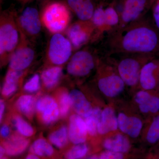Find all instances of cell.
Returning a JSON list of instances; mask_svg holds the SVG:
<instances>
[{"instance_id": "3", "label": "cell", "mask_w": 159, "mask_h": 159, "mask_svg": "<svg viewBox=\"0 0 159 159\" xmlns=\"http://www.w3.org/2000/svg\"><path fill=\"white\" fill-rule=\"evenodd\" d=\"M20 38L16 17L9 12L2 13L0 18V60L2 65L9 63Z\"/></svg>"}, {"instance_id": "41", "label": "cell", "mask_w": 159, "mask_h": 159, "mask_svg": "<svg viewBox=\"0 0 159 159\" xmlns=\"http://www.w3.org/2000/svg\"><path fill=\"white\" fill-rule=\"evenodd\" d=\"M25 159H40L39 158L34 154H30L26 157Z\"/></svg>"}, {"instance_id": "13", "label": "cell", "mask_w": 159, "mask_h": 159, "mask_svg": "<svg viewBox=\"0 0 159 159\" xmlns=\"http://www.w3.org/2000/svg\"><path fill=\"white\" fill-rule=\"evenodd\" d=\"M36 108L41 114L43 122L47 125L56 122L60 113L57 102L50 96H45L40 98L36 102Z\"/></svg>"}, {"instance_id": "44", "label": "cell", "mask_w": 159, "mask_h": 159, "mask_svg": "<svg viewBox=\"0 0 159 159\" xmlns=\"http://www.w3.org/2000/svg\"><path fill=\"white\" fill-rule=\"evenodd\" d=\"M1 159H7L6 157H3Z\"/></svg>"}, {"instance_id": "12", "label": "cell", "mask_w": 159, "mask_h": 159, "mask_svg": "<svg viewBox=\"0 0 159 159\" xmlns=\"http://www.w3.org/2000/svg\"><path fill=\"white\" fill-rule=\"evenodd\" d=\"M99 90L110 97H116L122 93L125 84L119 74H111L100 77L97 82Z\"/></svg>"}, {"instance_id": "5", "label": "cell", "mask_w": 159, "mask_h": 159, "mask_svg": "<svg viewBox=\"0 0 159 159\" xmlns=\"http://www.w3.org/2000/svg\"><path fill=\"white\" fill-rule=\"evenodd\" d=\"M74 48L67 38L57 33L53 34L49 42L46 60L52 66H61L72 57Z\"/></svg>"}, {"instance_id": "24", "label": "cell", "mask_w": 159, "mask_h": 159, "mask_svg": "<svg viewBox=\"0 0 159 159\" xmlns=\"http://www.w3.org/2000/svg\"><path fill=\"white\" fill-rule=\"evenodd\" d=\"M96 29V35H100L106 32L105 28V12L102 5L96 7L91 20Z\"/></svg>"}, {"instance_id": "10", "label": "cell", "mask_w": 159, "mask_h": 159, "mask_svg": "<svg viewBox=\"0 0 159 159\" xmlns=\"http://www.w3.org/2000/svg\"><path fill=\"white\" fill-rule=\"evenodd\" d=\"M19 29L28 37L37 36L41 29L42 25L38 11L33 7H27L16 18Z\"/></svg>"}, {"instance_id": "21", "label": "cell", "mask_w": 159, "mask_h": 159, "mask_svg": "<svg viewBox=\"0 0 159 159\" xmlns=\"http://www.w3.org/2000/svg\"><path fill=\"white\" fill-rule=\"evenodd\" d=\"M104 12L106 30L107 33L119 26L120 22V15L112 4L104 8Z\"/></svg>"}, {"instance_id": "31", "label": "cell", "mask_w": 159, "mask_h": 159, "mask_svg": "<svg viewBox=\"0 0 159 159\" xmlns=\"http://www.w3.org/2000/svg\"><path fill=\"white\" fill-rule=\"evenodd\" d=\"M59 99L60 113L61 116L65 117L68 114L71 105L70 94L63 91L61 94Z\"/></svg>"}, {"instance_id": "39", "label": "cell", "mask_w": 159, "mask_h": 159, "mask_svg": "<svg viewBox=\"0 0 159 159\" xmlns=\"http://www.w3.org/2000/svg\"><path fill=\"white\" fill-rule=\"evenodd\" d=\"M1 136L3 138H6L9 135L10 133V129L7 125H4L1 127L0 130Z\"/></svg>"}, {"instance_id": "35", "label": "cell", "mask_w": 159, "mask_h": 159, "mask_svg": "<svg viewBox=\"0 0 159 159\" xmlns=\"http://www.w3.org/2000/svg\"><path fill=\"white\" fill-rule=\"evenodd\" d=\"M152 95L146 91H139L137 93L136 96V101L139 103V105H142L147 102Z\"/></svg>"}, {"instance_id": "22", "label": "cell", "mask_w": 159, "mask_h": 159, "mask_svg": "<svg viewBox=\"0 0 159 159\" xmlns=\"http://www.w3.org/2000/svg\"><path fill=\"white\" fill-rule=\"evenodd\" d=\"M16 106L18 109L27 116H32L36 108L35 99L31 95L21 96L16 101Z\"/></svg>"}, {"instance_id": "7", "label": "cell", "mask_w": 159, "mask_h": 159, "mask_svg": "<svg viewBox=\"0 0 159 159\" xmlns=\"http://www.w3.org/2000/svg\"><path fill=\"white\" fill-rule=\"evenodd\" d=\"M99 60L87 49L79 50L69 60L67 71L74 77H85L93 70Z\"/></svg>"}, {"instance_id": "1", "label": "cell", "mask_w": 159, "mask_h": 159, "mask_svg": "<svg viewBox=\"0 0 159 159\" xmlns=\"http://www.w3.org/2000/svg\"><path fill=\"white\" fill-rule=\"evenodd\" d=\"M107 55L144 54L156 57L159 54V31L154 24L142 17L122 29L107 33Z\"/></svg>"}, {"instance_id": "38", "label": "cell", "mask_w": 159, "mask_h": 159, "mask_svg": "<svg viewBox=\"0 0 159 159\" xmlns=\"http://www.w3.org/2000/svg\"><path fill=\"white\" fill-rule=\"evenodd\" d=\"M85 0H67L68 6L72 11L75 13Z\"/></svg>"}, {"instance_id": "27", "label": "cell", "mask_w": 159, "mask_h": 159, "mask_svg": "<svg viewBox=\"0 0 159 159\" xmlns=\"http://www.w3.org/2000/svg\"><path fill=\"white\" fill-rule=\"evenodd\" d=\"M101 112L100 109L96 107L93 109L90 116L85 118V124L88 132L91 135H95L97 133V127L101 119Z\"/></svg>"}, {"instance_id": "23", "label": "cell", "mask_w": 159, "mask_h": 159, "mask_svg": "<svg viewBox=\"0 0 159 159\" xmlns=\"http://www.w3.org/2000/svg\"><path fill=\"white\" fill-rule=\"evenodd\" d=\"M30 150L32 153L40 157H50L54 153V149L51 144L42 139L34 141L31 145Z\"/></svg>"}, {"instance_id": "25", "label": "cell", "mask_w": 159, "mask_h": 159, "mask_svg": "<svg viewBox=\"0 0 159 159\" xmlns=\"http://www.w3.org/2000/svg\"><path fill=\"white\" fill-rule=\"evenodd\" d=\"M95 6L93 0H85L75 12L79 20H91L95 11Z\"/></svg>"}, {"instance_id": "30", "label": "cell", "mask_w": 159, "mask_h": 159, "mask_svg": "<svg viewBox=\"0 0 159 159\" xmlns=\"http://www.w3.org/2000/svg\"><path fill=\"white\" fill-rule=\"evenodd\" d=\"M88 148L84 144H78L75 145L66 153V159H80L85 156L87 153Z\"/></svg>"}, {"instance_id": "11", "label": "cell", "mask_w": 159, "mask_h": 159, "mask_svg": "<svg viewBox=\"0 0 159 159\" xmlns=\"http://www.w3.org/2000/svg\"><path fill=\"white\" fill-rule=\"evenodd\" d=\"M139 83L145 90L155 89L159 84V58L151 59L142 67Z\"/></svg>"}, {"instance_id": "4", "label": "cell", "mask_w": 159, "mask_h": 159, "mask_svg": "<svg viewBox=\"0 0 159 159\" xmlns=\"http://www.w3.org/2000/svg\"><path fill=\"white\" fill-rule=\"evenodd\" d=\"M43 25L53 34L66 31L71 20L70 10L64 3L55 2L47 5L40 15Z\"/></svg>"}, {"instance_id": "28", "label": "cell", "mask_w": 159, "mask_h": 159, "mask_svg": "<svg viewBox=\"0 0 159 159\" xmlns=\"http://www.w3.org/2000/svg\"><path fill=\"white\" fill-rule=\"evenodd\" d=\"M14 124L16 130L24 136L31 137L34 134L33 127L21 117L15 118Z\"/></svg>"}, {"instance_id": "32", "label": "cell", "mask_w": 159, "mask_h": 159, "mask_svg": "<svg viewBox=\"0 0 159 159\" xmlns=\"http://www.w3.org/2000/svg\"><path fill=\"white\" fill-rule=\"evenodd\" d=\"M40 87V78L38 74H35L26 82L24 89L26 92L34 93Z\"/></svg>"}, {"instance_id": "17", "label": "cell", "mask_w": 159, "mask_h": 159, "mask_svg": "<svg viewBox=\"0 0 159 159\" xmlns=\"http://www.w3.org/2000/svg\"><path fill=\"white\" fill-rule=\"evenodd\" d=\"M118 119L112 108H105L101 114V119L97 127V131L101 134L116 130L118 127Z\"/></svg>"}, {"instance_id": "37", "label": "cell", "mask_w": 159, "mask_h": 159, "mask_svg": "<svg viewBox=\"0 0 159 159\" xmlns=\"http://www.w3.org/2000/svg\"><path fill=\"white\" fill-rule=\"evenodd\" d=\"M100 159H123V156L120 152L107 151L101 155Z\"/></svg>"}, {"instance_id": "26", "label": "cell", "mask_w": 159, "mask_h": 159, "mask_svg": "<svg viewBox=\"0 0 159 159\" xmlns=\"http://www.w3.org/2000/svg\"><path fill=\"white\" fill-rule=\"evenodd\" d=\"M68 131L66 126H63L50 135V142L57 148H62L66 144L68 141Z\"/></svg>"}, {"instance_id": "2", "label": "cell", "mask_w": 159, "mask_h": 159, "mask_svg": "<svg viewBox=\"0 0 159 159\" xmlns=\"http://www.w3.org/2000/svg\"><path fill=\"white\" fill-rule=\"evenodd\" d=\"M106 56L112 64L116 66L119 76L125 85L129 86H134L139 83L142 67L151 59L155 58L139 54H113Z\"/></svg>"}, {"instance_id": "8", "label": "cell", "mask_w": 159, "mask_h": 159, "mask_svg": "<svg viewBox=\"0 0 159 159\" xmlns=\"http://www.w3.org/2000/svg\"><path fill=\"white\" fill-rule=\"evenodd\" d=\"M96 33V29L91 20H78L70 25L66 31V37L74 50L86 44Z\"/></svg>"}, {"instance_id": "9", "label": "cell", "mask_w": 159, "mask_h": 159, "mask_svg": "<svg viewBox=\"0 0 159 159\" xmlns=\"http://www.w3.org/2000/svg\"><path fill=\"white\" fill-rule=\"evenodd\" d=\"M148 3V0H125L119 26L114 30L122 29L143 17Z\"/></svg>"}, {"instance_id": "18", "label": "cell", "mask_w": 159, "mask_h": 159, "mask_svg": "<svg viewBox=\"0 0 159 159\" xmlns=\"http://www.w3.org/2000/svg\"><path fill=\"white\" fill-rule=\"evenodd\" d=\"M29 141L22 137L12 136L3 144L6 153L10 156L19 155L24 152L28 147Z\"/></svg>"}, {"instance_id": "40", "label": "cell", "mask_w": 159, "mask_h": 159, "mask_svg": "<svg viewBox=\"0 0 159 159\" xmlns=\"http://www.w3.org/2000/svg\"><path fill=\"white\" fill-rule=\"evenodd\" d=\"M5 107L6 106H5V102L3 100L1 99V101H0V121L1 122H2L4 112H5Z\"/></svg>"}, {"instance_id": "20", "label": "cell", "mask_w": 159, "mask_h": 159, "mask_svg": "<svg viewBox=\"0 0 159 159\" xmlns=\"http://www.w3.org/2000/svg\"><path fill=\"white\" fill-rule=\"evenodd\" d=\"M103 145L107 150L118 152H126L130 147L128 139L121 134L106 139Z\"/></svg>"}, {"instance_id": "19", "label": "cell", "mask_w": 159, "mask_h": 159, "mask_svg": "<svg viewBox=\"0 0 159 159\" xmlns=\"http://www.w3.org/2000/svg\"><path fill=\"white\" fill-rule=\"evenodd\" d=\"M62 70L61 66H52L44 70L41 78L45 87L48 89L55 87L59 82Z\"/></svg>"}, {"instance_id": "16", "label": "cell", "mask_w": 159, "mask_h": 159, "mask_svg": "<svg viewBox=\"0 0 159 159\" xmlns=\"http://www.w3.org/2000/svg\"><path fill=\"white\" fill-rule=\"evenodd\" d=\"M70 96L71 105L79 116L86 118L91 115L93 111V108L81 91L73 90L70 93Z\"/></svg>"}, {"instance_id": "15", "label": "cell", "mask_w": 159, "mask_h": 159, "mask_svg": "<svg viewBox=\"0 0 159 159\" xmlns=\"http://www.w3.org/2000/svg\"><path fill=\"white\" fill-rule=\"evenodd\" d=\"M118 125L120 130L127 134L132 138H136L139 135L142 124L139 118L128 117L123 113L119 114L118 118Z\"/></svg>"}, {"instance_id": "6", "label": "cell", "mask_w": 159, "mask_h": 159, "mask_svg": "<svg viewBox=\"0 0 159 159\" xmlns=\"http://www.w3.org/2000/svg\"><path fill=\"white\" fill-rule=\"evenodd\" d=\"M19 29V42L9 62V69L23 71L31 65L35 57L34 50L28 37Z\"/></svg>"}, {"instance_id": "29", "label": "cell", "mask_w": 159, "mask_h": 159, "mask_svg": "<svg viewBox=\"0 0 159 159\" xmlns=\"http://www.w3.org/2000/svg\"><path fill=\"white\" fill-rule=\"evenodd\" d=\"M150 144H155L159 141V114L154 118L146 137Z\"/></svg>"}, {"instance_id": "14", "label": "cell", "mask_w": 159, "mask_h": 159, "mask_svg": "<svg viewBox=\"0 0 159 159\" xmlns=\"http://www.w3.org/2000/svg\"><path fill=\"white\" fill-rule=\"evenodd\" d=\"M87 132L85 121L79 115H73L71 116L68 137L72 143L76 145L83 143L86 140Z\"/></svg>"}, {"instance_id": "45", "label": "cell", "mask_w": 159, "mask_h": 159, "mask_svg": "<svg viewBox=\"0 0 159 159\" xmlns=\"http://www.w3.org/2000/svg\"><path fill=\"white\" fill-rule=\"evenodd\" d=\"M158 159H159V158H158Z\"/></svg>"}, {"instance_id": "36", "label": "cell", "mask_w": 159, "mask_h": 159, "mask_svg": "<svg viewBox=\"0 0 159 159\" xmlns=\"http://www.w3.org/2000/svg\"><path fill=\"white\" fill-rule=\"evenodd\" d=\"M154 24L159 31V0H156L152 8Z\"/></svg>"}, {"instance_id": "43", "label": "cell", "mask_w": 159, "mask_h": 159, "mask_svg": "<svg viewBox=\"0 0 159 159\" xmlns=\"http://www.w3.org/2000/svg\"><path fill=\"white\" fill-rule=\"evenodd\" d=\"M88 159H99L98 158H97V157L95 156H93L91 157H90Z\"/></svg>"}, {"instance_id": "33", "label": "cell", "mask_w": 159, "mask_h": 159, "mask_svg": "<svg viewBox=\"0 0 159 159\" xmlns=\"http://www.w3.org/2000/svg\"><path fill=\"white\" fill-rule=\"evenodd\" d=\"M18 84L16 83L4 82L2 89V94L5 97L11 96L16 92L18 87Z\"/></svg>"}, {"instance_id": "42", "label": "cell", "mask_w": 159, "mask_h": 159, "mask_svg": "<svg viewBox=\"0 0 159 159\" xmlns=\"http://www.w3.org/2000/svg\"><path fill=\"white\" fill-rule=\"evenodd\" d=\"M6 153V151L5 148L3 147V146H1V148H0V157H1V158L4 157V155Z\"/></svg>"}, {"instance_id": "34", "label": "cell", "mask_w": 159, "mask_h": 159, "mask_svg": "<svg viewBox=\"0 0 159 159\" xmlns=\"http://www.w3.org/2000/svg\"><path fill=\"white\" fill-rule=\"evenodd\" d=\"M146 108L148 112L157 113L159 111V97L152 95L147 105Z\"/></svg>"}]
</instances>
